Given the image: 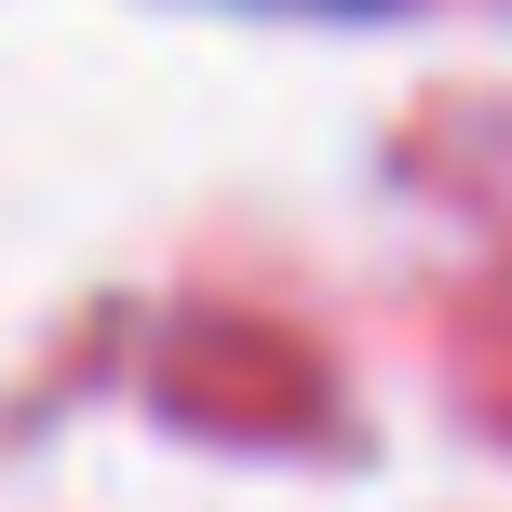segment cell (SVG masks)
Returning <instances> with one entry per match:
<instances>
[]
</instances>
